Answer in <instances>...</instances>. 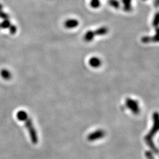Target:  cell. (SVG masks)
Listing matches in <instances>:
<instances>
[{
    "mask_svg": "<svg viewBox=\"0 0 159 159\" xmlns=\"http://www.w3.org/2000/svg\"><path fill=\"white\" fill-rule=\"evenodd\" d=\"M153 120H154V126L153 127L151 132H150L145 137L144 140H146L147 144L151 147L153 150L157 151V149L155 148V146L154 145L152 140V136L155 134L158 129V114L155 113L153 115Z\"/></svg>",
    "mask_w": 159,
    "mask_h": 159,
    "instance_id": "6da1fadb",
    "label": "cell"
},
{
    "mask_svg": "<svg viewBox=\"0 0 159 159\" xmlns=\"http://www.w3.org/2000/svg\"><path fill=\"white\" fill-rule=\"evenodd\" d=\"M158 28H156V34L152 36H144L141 38V41L144 44H148L150 42H154V43H157L158 42Z\"/></svg>",
    "mask_w": 159,
    "mask_h": 159,
    "instance_id": "7a4b0ae2",
    "label": "cell"
},
{
    "mask_svg": "<svg viewBox=\"0 0 159 159\" xmlns=\"http://www.w3.org/2000/svg\"><path fill=\"white\" fill-rule=\"evenodd\" d=\"M126 105L127 107L131 110L134 114H137L139 111L138 103L136 101L133 100L132 99H128L126 101Z\"/></svg>",
    "mask_w": 159,
    "mask_h": 159,
    "instance_id": "3957f363",
    "label": "cell"
},
{
    "mask_svg": "<svg viewBox=\"0 0 159 159\" xmlns=\"http://www.w3.org/2000/svg\"><path fill=\"white\" fill-rule=\"evenodd\" d=\"M79 22L76 19H68L64 22V27L67 29H73L77 27Z\"/></svg>",
    "mask_w": 159,
    "mask_h": 159,
    "instance_id": "277c9868",
    "label": "cell"
},
{
    "mask_svg": "<svg viewBox=\"0 0 159 159\" xmlns=\"http://www.w3.org/2000/svg\"><path fill=\"white\" fill-rule=\"evenodd\" d=\"M95 36H96V35H95L94 32L93 31L89 30L85 33V34L84 35V37H83L84 40L87 43L91 42V41L93 40Z\"/></svg>",
    "mask_w": 159,
    "mask_h": 159,
    "instance_id": "5b68a950",
    "label": "cell"
},
{
    "mask_svg": "<svg viewBox=\"0 0 159 159\" xmlns=\"http://www.w3.org/2000/svg\"><path fill=\"white\" fill-rule=\"evenodd\" d=\"M103 136H104V132L101 130H98V131L95 132L94 133H93L90 135H89L88 139L90 141L95 140L97 139H99L100 138L102 137Z\"/></svg>",
    "mask_w": 159,
    "mask_h": 159,
    "instance_id": "8992f818",
    "label": "cell"
},
{
    "mask_svg": "<svg viewBox=\"0 0 159 159\" xmlns=\"http://www.w3.org/2000/svg\"><path fill=\"white\" fill-rule=\"evenodd\" d=\"M122 1L124 5L123 10L127 13L131 12L132 10V0H122Z\"/></svg>",
    "mask_w": 159,
    "mask_h": 159,
    "instance_id": "52a82bcc",
    "label": "cell"
},
{
    "mask_svg": "<svg viewBox=\"0 0 159 159\" xmlns=\"http://www.w3.org/2000/svg\"><path fill=\"white\" fill-rule=\"evenodd\" d=\"M108 28L106 27H101L97 30H96L94 32L96 35H98V36H102V35H105L108 32Z\"/></svg>",
    "mask_w": 159,
    "mask_h": 159,
    "instance_id": "ba28073f",
    "label": "cell"
},
{
    "mask_svg": "<svg viewBox=\"0 0 159 159\" xmlns=\"http://www.w3.org/2000/svg\"><path fill=\"white\" fill-rule=\"evenodd\" d=\"M89 64L91 67L94 68H97L100 66L101 64V61L97 57H92L91 58H90L89 61Z\"/></svg>",
    "mask_w": 159,
    "mask_h": 159,
    "instance_id": "9c48e42d",
    "label": "cell"
},
{
    "mask_svg": "<svg viewBox=\"0 0 159 159\" xmlns=\"http://www.w3.org/2000/svg\"><path fill=\"white\" fill-rule=\"evenodd\" d=\"M108 4L114 8L118 9L120 7V3L118 0H108Z\"/></svg>",
    "mask_w": 159,
    "mask_h": 159,
    "instance_id": "30bf717a",
    "label": "cell"
},
{
    "mask_svg": "<svg viewBox=\"0 0 159 159\" xmlns=\"http://www.w3.org/2000/svg\"><path fill=\"white\" fill-rule=\"evenodd\" d=\"M90 5L91 8L96 9L100 7L101 3L100 1V0H91Z\"/></svg>",
    "mask_w": 159,
    "mask_h": 159,
    "instance_id": "8fae6325",
    "label": "cell"
},
{
    "mask_svg": "<svg viewBox=\"0 0 159 159\" xmlns=\"http://www.w3.org/2000/svg\"><path fill=\"white\" fill-rule=\"evenodd\" d=\"M158 19H159V15H158V13H157L154 17V18H153V26L154 27H155L156 28H158Z\"/></svg>",
    "mask_w": 159,
    "mask_h": 159,
    "instance_id": "7c38bea8",
    "label": "cell"
},
{
    "mask_svg": "<svg viewBox=\"0 0 159 159\" xmlns=\"http://www.w3.org/2000/svg\"><path fill=\"white\" fill-rule=\"evenodd\" d=\"M10 26V22L8 21L7 20L5 21L4 23H3V24H1V27H4V28H7Z\"/></svg>",
    "mask_w": 159,
    "mask_h": 159,
    "instance_id": "4fadbf2b",
    "label": "cell"
},
{
    "mask_svg": "<svg viewBox=\"0 0 159 159\" xmlns=\"http://www.w3.org/2000/svg\"><path fill=\"white\" fill-rule=\"evenodd\" d=\"M0 17L3 18H7L8 17V16L7 15H6L4 13H3L2 12H0Z\"/></svg>",
    "mask_w": 159,
    "mask_h": 159,
    "instance_id": "5bb4252c",
    "label": "cell"
},
{
    "mask_svg": "<svg viewBox=\"0 0 159 159\" xmlns=\"http://www.w3.org/2000/svg\"><path fill=\"white\" fill-rule=\"evenodd\" d=\"M143 1H147V0H143Z\"/></svg>",
    "mask_w": 159,
    "mask_h": 159,
    "instance_id": "9a60e30c",
    "label": "cell"
}]
</instances>
